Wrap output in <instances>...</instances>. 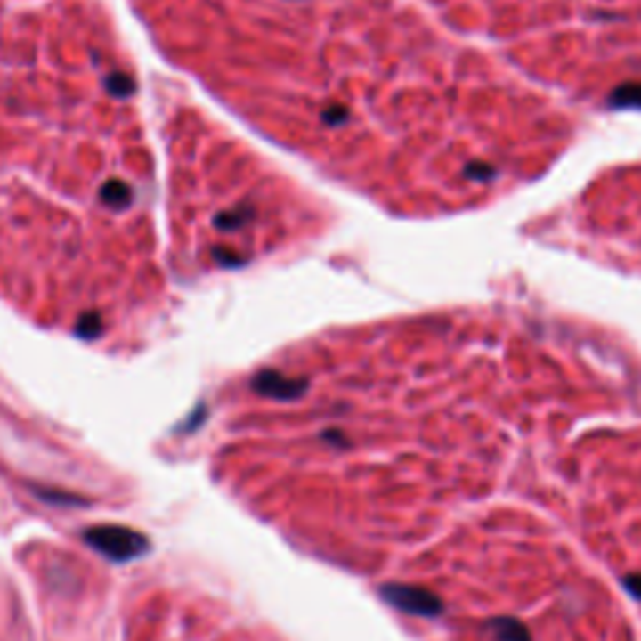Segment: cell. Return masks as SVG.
<instances>
[{
    "label": "cell",
    "mask_w": 641,
    "mask_h": 641,
    "mask_svg": "<svg viewBox=\"0 0 641 641\" xmlns=\"http://www.w3.org/2000/svg\"><path fill=\"white\" fill-rule=\"evenodd\" d=\"M83 541L110 564H128L150 551L146 534L120 523H98L83 531Z\"/></svg>",
    "instance_id": "1"
},
{
    "label": "cell",
    "mask_w": 641,
    "mask_h": 641,
    "mask_svg": "<svg viewBox=\"0 0 641 641\" xmlns=\"http://www.w3.org/2000/svg\"><path fill=\"white\" fill-rule=\"evenodd\" d=\"M381 599L386 601L388 606L399 609L403 614L424 616V619H434L443 612L441 599L421 587H409V584H386L381 587Z\"/></svg>",
    "instance_id": "2"
},
{
    "label": "cell",
    "mask_w": 641,
    "mask_h": 641,
    "mask_svg": "<svg viewBox=\"0 0 641 641\" xmlns=\"http://www.w3.org/2000/svg\"><path fill=\"white\" fill-rule=\"evenodd\" d=\"M254 386L258 394H264V396H271V399H279V401L298 399V396L306 391V384H304V381H291V378H283V376L271 374V371L258 376L254 381Z\"/></svg>",
    "instance_id": "3"
},
{
    "label": "cell",
    "mask_w": 641,
    "mask_h": 641,
    "mask_svg": "<svg viewBox=\"0 0 641 641\" xmlns=\"http://www.w3.org/2000/svg\"><path fill=\"white\" fill-rule=\"evenodd\" d=\"M489 631L496 641H531V631L514 616H499L489 621Z\"/></svg>",
    "instance_id": "4"
},
{
    "label": "cell",
    "mask_w": 641,
    "mask_h": 641,
    "mask_svg": "<svg viewBox=\"0 0 641 641\" xmlns=\"http://www.w3.org/2000/svg\"><path fill=\"white\" fill-rule=\"evenodd\" d=\"M30 491L38 496L40 501L45 504H55V507H88L91 501L88 499H80L76 494H68V491H58V489H48V486H30Z\"/></svg>",
    "instance_id": "5"
},
{
    "label": "cell",
    "mask_w": 641,
    "mask_h": 641,
    "mask_svg": "<svg viewBox=\"0 0 641 641\" xmlns=\"http://www.w3.org/2000/svg\"><path fill=\"white\" fill-rule=\"evenodd\" d=\"M624 587H627V591L634 599L641 601V574H629L624 579Z\"/></svg>",
    "instance_id": "6"
}]
</instances>
